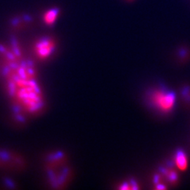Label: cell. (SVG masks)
I'll list each match as a JSON object with an SVG mask.
<instances>
[{
	"instance_id": "6da1fadb",
	"label": "cell",
	"mask_w": 190,
	"mask_h": 190,
	"mask_svg": "<svg viewBox=\"0 0 190 190\" xmlns=\"http://www.w3.org/2000/svg\"><path fill=\"white\" fill-rule=\"evenodd\" d=\"M6 80V88L21 112L37 114L45 106L42 89L36 77H20Z\"/></svg>"
},
{
	"instance_id": "3957f363",
	"label": "cell",
	"mask_w": 190,
	"mask_h": 190,
	"mask_svg": "<svg viewBox=\"0 0 190 190\" xmlns=\"http://www.w3.org/2000/svg\"><path fill=\"white\" fill-rule=\"evenodd\" d=\"M150 99L151 104L156 109L163 112H168L174 106L175 96L173 92L166 89H158L151 94Z\"/></svg>"
},
{
	"instance_id": "5b68a950",
	"label": "cell",
	"mask_w": 190,
	"mask_h": 190,
	"mask_svg": "<svg viewBox=\"0 0 190 190\" xmlns=\"http://www.w3.org/2000/svg\"><path fill=\"white\" fill-rule=\"evenodd\" d=\"M24 166V161L16 153L7 150H0V168L20 169Z\"/></svg>"
},
{
	"instance_id": "30bf717a",
	"label": "cell",
	"mask_w": 190,
	"mask_h": 190,
	"mask_svg": "<svg viewBox=\"0 0 190 190\" xmlns=\"http://www.w3.org/2000/svg\"><path fill=\"white\" fill-rule=\"evenodd\" d=\"M121 189H138V187L137 186V184L135 183L134 181H129L127 182H125L123 185L120 187Z\"/></svg>"
},
{
	"instance_id": "ba28073f",
	"label": "cell",
	"mask_w": 190,
	"mask_h": 190,
	"mask_svg": "<svg viewBox=\"0 0 190 190\" xmlns=\"http://www.w3.org/2000/svg\"><path fill=\"white\" fill-rule=\"evenodd\" d=\"M175 161L178 168L181 171H184L187 168L188 165V161H187V156L183 151L179 150L177 151Z\"/></svg>"
},
{
	"instance_id": "8992f818",
	"label": "cell",
	"mask_w": 190,
	"mask_h": 190,
	"mask_svg": "<svg viewBox=\"0 0 190 190\" xmlns=\"http://www.w3.org/2000/svg\"><path fill=\"white\" fill-rule=\"evenodd\" d=\"M61 14L60 9L57 7H52L44 12L42 15V21L48 26L55 24Z\"/></svg>"
},
{
	"instance_id": "9c48e42d",
	"label": "cell",
	"mask_w": 190,
	"mask_h": 190,
	"mask_svg": "<svg viewBox=\"0 0 190 190\" xmlns=\"http://www.w3.org/2000/svg\"><path fill=\"white\" fill-rule=\"evenodd\" d=\"M163 173L166 175L167 178H168V180L172 182V183H173V182H175L178 179V175L173 171L163 170Z\"/></svg>"
},
{
	"instance_id": "277c9868",
	"label": "cell",
	"mask_w": 190,
	"mask_h": 190,
	"mask_svg": "<svg viewBox=\"0 0 190 190\" xmlns=\"http://www.w3.org/2000/svg\"><path fill=\"white\" fill-rule=\"evenodd\" d=\"M33 49L35 54L38 58L47 59L54 53L56 42L54 38L50 36H44L36 41Z\"/></svg>"
},
{
	"instance_id": "8fae6325",
	"label": "cell",
	"mask_w": 190,
	"mask_h": 190,
	"mask_svg": "<svg viewBox=\"0 0 190 190\" xmlns=\"http://www.w3.org/2000/svg\"><path fill=\"white\" fill-rule=\"evenodd\" d=\"M125 1L126 2H127V3H132V2H135V0H125Z\"/></svg>"
},
{
	"instance_id": "52a82bcc",
	"label": "cell",
	"mask_w": 190,
	"mask_h": 190,
	"mask_svg": "<svg viewBox=\"0 0 190 190\" xmlns=\"http://www.w3.org/2000/svg\"><path fill=\"white\" fill-rule=\"evenodd\" d=\"M32 19L29 15L22 14L15 17L12 20L11 24L12 26L16 29H21L23 28L28 26L30 23L32 22Z\"/></svg>"
},
{
	"instance_id": "7a4b0ae2",
	"label": "cell",
	"mask_w": 190,
	"mask_h": 190,
	"mask_svg": "<svg viewBox=\"0 0 190 190\" xmlns=\"http://www.w3.org/2000/svg\"><path fill=\"white\" fill-rule=\"evenodd\" d=\"M46 168L49 184L54 188H61L68 184L71 177V171L66 165V158L61 152H55L48 156Z\"/></svg>"
}]
</instances>
